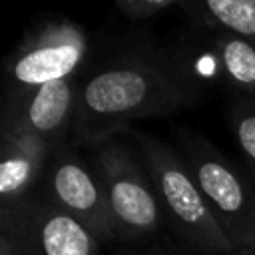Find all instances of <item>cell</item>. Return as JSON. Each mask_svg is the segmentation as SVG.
Wrapping results in <instances>:
<instances>
[{"instance_id":"6da1fadb","label":"cell","mask_w":255,"mask_h":255,"mask_svg":"<svg viewBox=\"0 0 255 255\" xmlns=\"http://www.w3.org/2000/svg\"><path fill=\"white\" fill-rule=\"evenodd\" d=\"M203 82L181 50L135 44L82 76L72 141L102 145L141 118L167 116L195 106Z\"/></svg>"},{"instance_id":"7a4b0ae2","label":"cell","mask_w":255,"mask_h":255,"mask_svg":"<svg viewBox=\"0 0 255 255\" xmlns=\"http://www.w3.org/2000/svg\"><path fill=\"white\" fill-rule=\"evenodd\" d=\"M139 157L151 175L165 221L179 241L199 255H233L235 247L217 223L183 157L165 141L135 133Z\"/></svg>"},{"instance_id":"3957f363","label":"cell","mask_w":255,"mask_h":255,"mask_svg":"<svg viewBox=\"0 0 255 255\" xmlns=\"http://www.w3.org/2000/svg\"><path fill=\"white\" fill-rule=\"evenodd\" d=\"M90 163L104 189L114 239L137 243L155 235L165 213L141 157L120 137H112L96 147Z\"/></svg>"},{"instance_id":"277c9868","label":"cell","mask_w":255,"mask_h":255,"mask_svg":"<svg viewBox=\"0 0 255 255\" xmlns=\"http://www.w3.org/2000/svg\"><path fill=\"white\" fill-rule=\"evenodd\" d=\"M179 147L197 187L235 251L255 249V181L209 139L181 131Z\"/></svg>"},{"instance_id":"5b68a950","label":"cell","mask_w":255,"mask_h":255,"mask_svg":"<svg viewBox=\"0 0 255 255\" xmlns=\"http://www.w3.org/2000/svg\"><path fill=\"white\" fill-rule=\"evenodd\" d=\"M90 42L72 20H46L30 30L6 60V96L84 76Z\"/></svg>"},{"instance_id":"8992f818","label":"cell","mask_w":255,"mask_h":255,"mask_svg":"<svg viewBox=\"0 0 255 255\" xmlns=\"http://www.w3.org/2000/svg\"><path fill=\"white\" fill-rule=\"evenodd\" d=\"M42 195L86 225L98 239H114L104 189L92 163H88L72 137L60 141L48 159L42 177Z\"/></svg>"},{"instance_id":"52a82bcc","label":"cell","mask_w":255,"mask_h":255,"mask_svg":"<svg viewBox=\"0 0 255 255\" xmlns=\"http://www.w3.org/2000/svg\"><path fill=\"white\" fill-rule=\"evenodd\" d=\"M80 80L82 76H76L6 96L2 133L30 137L52 149L72 137Z\"/></svg>"},{"instance_id":"ba28073f","label":"cell","mask_w":255,"mask_h":255,"mask_svg":"<svg viewBox=\"0 0 255 255\" xmlns=\"http://www.w3.org/2000/svg\"><path fill=\"white\" fill-rule=\"evenodd\" d=\"M0 225L16 229L20 255H100V239L42 193L14 221Z\"/></svg>"},{"instance_id":"9c48e42d","label":"cell","mask_w":255,"mask_h":255,"mask_svg":"<svg viewBox=\"0 0 255 255\" xmlns=\"http://www.w3.org/2000/svg\"><path fill=\"white\" fill-rule=\"evenodd\" d=\"M52 147L42 141L2 133L0 147V221H14L38 195Z\"/></svg>"},{"instance_id":"30bf717a","label":"cell","mask_w":255,"mask_h":255,"mask_svg":"<svg viewBox=\"0 0 255 255\" xmlns=\"http://www.w3.org/2000/svg\"><path fill=\"white\" fill-rule=\"evenodd\" d=\"M199 30V28H197ZM203 40V52L199 58H207L211 64L201 72V82L219 80L227 86L235 98L255 96V42L217 30H199Z\"/></svg>"},{"instance_id":"8fae6325","label":"cell","mask_w":255,"mask_h":255,"mask_svg":"<svg viewBox=\"0 0 255 255\" xmlns=\"http://www.w3.org/2000/svg\"><path fill=\"white\" fill-rule=\"evenodd\" d=\"M179 10L199 30H217L255 42V0H179Z\"/></svg>"},{"instance_id":"7c38bea8","label":"cell","mask_w":255,"mask_h":255,"mask_svg":"<svg viewBox=\"0 0 255 255\" xmlns=\"http://www.w3.org/2000/svg\"><path fill=\"white\" fill-rule=\"evenodd\" d=\"M229 128L243 157L245 171L255 181V96L233 100L229 108Z\"/></svg>"},{"instance_id":"4fadbf2b","label":"cell","mask_w":255,"mask_h":255,"mask_svg":"<svg viewBox=\"0 0 255 255\" xmlns=\"http://www.w3.org/2000/svg\"><path fill=\"white\" fill-rule=\"evenodd\" d=\"M116 8L129 22L157 18L169 10H179V0H118Z\"/></svg>"},{"instance_id":"5bb4252c","label":"cell","mask_w":255,"mask_h":255,"mask_svg":"<svg viewBox=\"0 0 255 255\" xmlns=\"http://www.w3.org/2000/svg\"><path fill=\"white\" fill-rule=\"evenodd\" d=\"M0 255H20L18 233L12 225H0Z\"/></svg>"},{"instance_id":"9a60e30c","label":"cell","mask_w":255,"mask_h":255,"mask_svg":"<svg viewBox=\"0 0 255 255\" xmlns=\"http://www.w3.org/2000/svg\"><path fill=\"white\" fill-rule=\"evenodd\" d=\"M124 255H179L167 247H159V245H153L149 249H143V251H126Z\"/></svg>"},{"instance_id":"2e32d148","label":"cell","mask_w":255,"mask_h":255,"mask_svg":"<svg viewBox=\"0 0 255 255\" xmlns=\"http://www.w3.org/2000/svg\"><path fill=\"white\" fill-rule=\"evenodd\" d=\"M233 255H255V249H241V251H235Z\"/></svg>"}]
</instances>
